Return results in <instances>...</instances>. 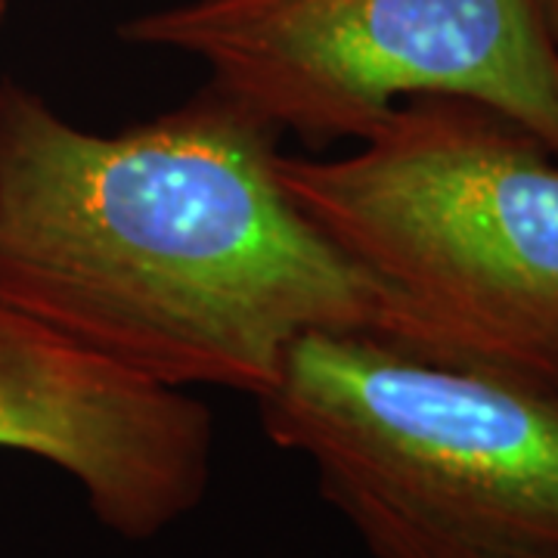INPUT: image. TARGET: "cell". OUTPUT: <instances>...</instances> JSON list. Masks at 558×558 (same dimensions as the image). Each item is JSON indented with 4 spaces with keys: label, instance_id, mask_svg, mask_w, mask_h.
<instances>
[{
    "label": "cell",
    "instance_id": "obj_1",
    "mask_svg": "<svg viewBox=\"0 0 558 558\" xmlns=\"http://www.w3.org/2000/svg\"><path fill=\"white\" fill-rule=\"evenodd\" d=\"M277 137L211 84L100 134L0 78V299L140 379L252 400L304 336L391 344L373 282L286 193Z\"/></svg>",
    "mask_w": 558,
    "mask_h": 558
},
{
    "label": "cell",
    "instance_id": "obj_3",
    "mask_svg": "<svg viewBox=\"0 0 558 558\" xmlns=\"http://www.w3.org/2000/svg\"><path fill=\"white\" fill-rule=\"evenodd\" d=\"M255 403L373 558H558V400L314 332Z\"/></svg>",
    "mask_w": 558,
    "mask_h": 558
},
{
    "label": "cell",
    "instance_id": "obj_6",
    "mask_svg": "<svg viewBox=\"0 0 558 558\" xmlns=\"http://www.w3.org/2000/svg\"><path fill=\"white\" fill-rule=\"evenodd\" d=\"M534 3H537L539 20L546 25V35H549L558 53V0H534Z\"/></svg>",
    "mask_w": 558,
    "mask_h": 558
},
{
    "label": "cell",
    "instance_id": "obj_4",
    "mask_svg": "<svg viewBox=\"0 0 558 558\" xmlns=\"http://www.w3.org/2000/svg\"><path fill=\"white\" fill-rule=\"evenodd\" d=\"M119 38L202 62L215 90L317 149L403 100L457 97L558 156V53L534 0H186Z\"/></svg>",
    "mask_w": 558,
    "mask_h": 558
},
{
    "label": "cell",
    "instance_id": "obj_5",
    "mask_svg": "<svg viewBox=\"0 0 558 558\" xmlns=\"http://www.w3.org/2000/svg\"><path fill=\"white\" fill-rule=\"evenodd\" d=\"M0 450L57 465L109 534L143 543L208 497L215 416L0 299Z\"/></svg>",
    "mask_w": 558,
    "mask_h": 558
},
{
    "label": "cell",
    "instance_id": "obj_7",
    "mask_svg": "<svg viewBox=\"0 0 558 558\" xmlns=\"http://www.w3.org/2000/svg\"><path fill=\"white\" fill-rule=\"evenodd\" d=\"M7 10H10V0H0V22L7 16Z\"/></svg>",
    "mask_w": 558,
    "mask_h": 558
},
{
    "label": "cell",
    "instance_id": "obj_2",
    "mask_svg": "<svg viewBox=\"0 0 558 558\" xmlns=\"http://www.w3.org/2000/svg\"><path fill=\"white\" fill-rule=\"evenodd\" d=\"M407 354L558 400V156L457 97L398 102L348 156H277Z\"/></svg>",
    "mask_w": 558,
    "mask_h": 558
}]
</instances>
